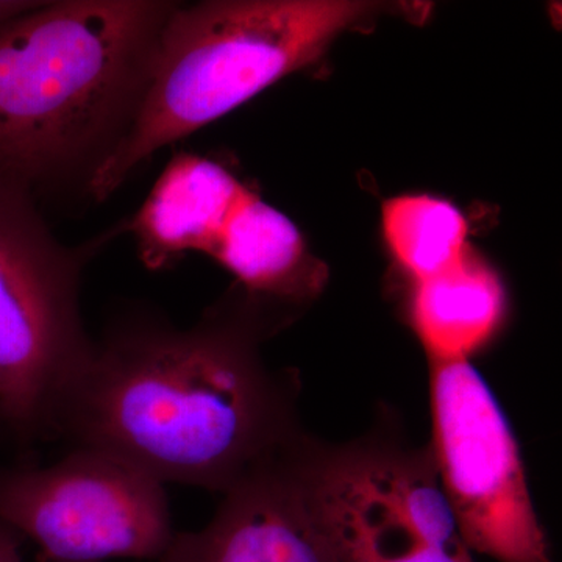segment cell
<instances>
[{"instance_id": "1", "label": "cell", "mask_w": 562, "mask_h": 562, "mask_svg": "<svg viewBox=\"0 0 562 562\" xmlns=\"http://www.w3.org/2000/svg\"><path fill=\"white\" fill-rule=\"evenodd\" d=\"M254 308L192 330L139 325L92 344L50 435L127 462L161 484L224 494L302 435L299 382L260 353Z\"/></svg>"}, {"instance_id": "2", "label": "cell", "mask_w": 562, "mask_h": 562, "mask_svg": "<svg viewBox=\"0 0 562 562\" xmlns=\"http://www.w3.org/2000/svg\"><path fill=\"white\" fill-rule=\"evenodd\" d=\"M361 0H222L173 7L127 127L91 173L109 198L155 151L319 61L346 32L405 11Z\"/></svg>"}, {"instance_id": "3", "label": "cell", "mask_w": 562, "mask_h": 562, "mask_svg": "<svg viewBox=\"0 0 562 562\" xmlns=\"http://www.w3.org/2000/svg\"><path fill=\"white\" fill-rule=\"evenodd\" d=\"M173 7L43 2L0 25V176L29 184L131 120Z\"/></svg>"}, {"instance_id": "4", "label": "cell", "mask_w": 562, "mask_h": 562, "mask_svg": "<svg viewBox=\"0 0 562 562\" xmlns=\"http://www.w3.org/2000/svg\"><path fill=\"white\" fill-rule=\"evenodd\" d=\"M303 479L341 562H475L430 449L394 422L342 446L303 436Z\"/></svg>"}, {"instance_id": "5", "label": "cell", "mask_w": 562, "mask_h": 562, "mask_svg": "<svg viewBox=\"0 0 562 562\" xmlns=\"http://www.w3.org/2000/svg\"><path fill=\"white\" fill-rule=\"evenodd\" d=\"M79 272L36 214L29 184L0 176V420L25 441L50 435L63 391L92 346Z\"/></svg>"}, {"instance_id": "6", "label": "cell", "mask_w": 562, "mask_h": 562, "mask_svg": "<svg viewBox=\"0 0 562 562\" xmlns=\"http://www.w3.org/2000/svg\"><path fill=\"white\" fill-rule=\"evenodd\" d=\"M430 409L428 449L469 550L553 562L512 425L471 362L430 361Z\"/></svg>"}, {"instance_id": "7", "label": "cell", "mask_w": 562, "mask_h": 562, "mask_svg": "<svg viewBox=\"0 0 562 562\" xmlns=\"http://www.w3.org/2000/svg\"><path fill=\"white\" fill-rule=\"evenodd\" d=\"M0 522L52 562L158 561L176 535L165 484L91 449L0 469Z\"/></svg>"}, {"instance_id": "8", "label": "cell", "mask_w": 562, "mask_h": 562, "mask_svg": "<svg viewBox=\"0 0 562 562\" xmlns=\"http://www.w3.org/2000/svg\"><path fill=\"white\" fill-rule=\"evenodd\" d=\"M303 435L225 491L206 527L176 532L157 562H341L303 479Z\"/></svg>"}, {"instance_id": "9", "label": "cell", "mask_w": 562, "mask_h": 562, "mask_svg": "<svg viewBox=\"0 0 562 562\" xmlns=\"http://www.w3.org/2000/svg\"><path fill=\"white\" fill-rule=\"evenodd\" d=\"M247 188L220 162L180 154L133 217L140 260L160 269L188 251L210 255Z\"/></svg>"}, {"instance_id": "10", "label": "cell", "mask_w": 562, "mask_h": 562, "mask_svg": "<svg viewBox=\"0 0 562 562\" xmlns=\"http://www.w3.org/2000/svg\"><path fill=\"white\" fill-rule=\"evenodd\" d=\"M209 257L236 277L257 302L303 303L328 280L290 217L247 190Z\"/></svg>"}, {"instance_id": "11", "label": "cell", "mask_w": 562, "mask_h": 562, "mask_svg": "<svg viewBox=\"0 0 562 562\" xmlns=\"http://www.w3.org/2000/svg\"><path fill=\"white\" fill-rule=\"evenodd\" d=\"M508 297L498 273L471 249L460 262L413 284L408 321L430 361H469L505 324Z\"/></svg>"}, {"instance_id": "12", "label": "cell", "mask_w": 562, "mask_h": 562, "mask_svg": "<svg viewBox=\"0 0 562 562\" xmlns=\"http://www.w3.org/2000/svg\"><path fill=\"white\" fill-rule=\"evenodd\" d=\"M382 227L392 257L413 284L447 271L472 249L464 214L428 194L384 202Z\"/></svg>"}, {"instance_id": "13", "label": "cell", "mask_w": 562, "mask_h": 562, "mask_svg": "<svg viewBox=\"0 0 562 562\" xmlns=\"http://www.w3.org/2000/svg\"><path fill=\"white\" fill-rule=\"evenodd\" d=\"M22 536L0 522V562H22Z\"/></svg>"}, {"instance_id": "14", "label": "cell", "mask_w": 562, "mask_h": 562, "mask_svg": "<svg viewBox=\"0 0 562 562\" xmlns=\"http://www.w3.org/2000/svg\"><path fill=\"white\" fill-rule=\"evenodd\" d=\"M41 5L43 2L35 0H0V25L18 20Z\"/></svg>"}, {"instance_id": "15", "label": "cell", "mask_w": 562, "mask_h": 562, "mask_svg": "<svg viewBox=\"0 0 562 562\" xmlns=\"http://www.w3.org/2000/svg\"><path fill=\"white\" fill-rule=\"evenodd\" d=\"M36 562H52V561L41 560V558H38V561H36Z\"/></svg>"}]
</instances>
